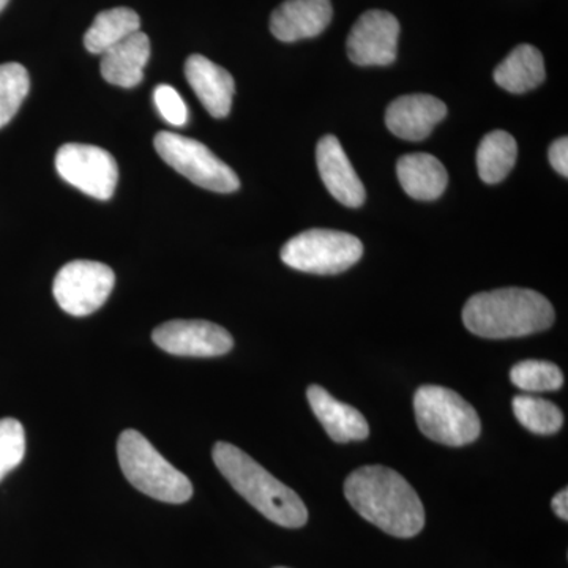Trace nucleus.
<instances>
[{"label": "nucleus", "instance_id": "f257e3e1", "mask_svg": "<svg viewBox=\"0 0 568 568\" xmlns=\"http://www.w3.org/2000/svg\"><path fill=\"white\" fill-rule=\"evenodd\" d=\"M345 496L362 518L388 536L416 537L425 528L420 497L409 481L390 467H358L346 478Z\"/></svg>", "mask_w": 568, "mask_h": 568}, {"label": "nucleus", "instance_id": "f03ea898", "mask_svg": "<svg viewBox=\"0 0 568 568\" xmlns=\"http://www.w3.org/2000/svg\"><path fill=\"white\" fill-rule=\"evenodd\" d=\"M555 308L545 295L523 287H504L473 295L463 308V323L488 339L519 338L547 331Z\"/></svg>", "mask_w": 568, "mask_h": 568}, {"label": "nucleus", "instance_id": "7ed1b4c3", "mask_svg": "<svg viewBox=\"0 0 568 568\" xmlns=\"http://www.w3.org/2000/svg\"><path fill=\"white\" fill-rule=\"evenodd\" d=\"M212 458L231 487L265 518L283 528H304L308 521V510L301 496L267 473L244 450L230 443H216Z\"/></svg>", "mask_w": 568, "mask_h": 568}, {"label": "nucleus", "instance_id": "20e7f679", "mask_svg": "<svg viewBox=\"0 0 568 568\" xmlns=\"http://www.w3.org/2000/svg\"><path fill=\"white\" fill-rule=\"evenodd\" d=\"M118 457L123 476L144 495L170 504H183L193 496L189 477L168 463L136 429H125L119 437Z\"/></svg>", "mask_w": 568, "mask_h": 568}, {"label": "nucleus", "instance_id": "39448f33", "mask_svg": "<svg viewBox=\"0 0 568 568\" xmlns=\"http://www.w3.org/2000/svg\"><path fill=\"white\" fill-rule=\"evenodd\" d=\"M414 413L420 432L444 446H467L480 436L481 422L477 410L450 388H418L414 396Z\"/></svg>", "mask_w": 568, "mask_h": 568}, {"label": "nucleus", "instance_id": "423d86ee", "mask_svg": "<svg viewBox=\"0 0 568 568\" xmlns=\"http://www.w3.org/2000/svg\"><path fill=\"white\" fill-rule=\"evenodd\" d=\"M364 256V245L353 234L334 230H310L295 235L282 248V261L295 271L336 275Z\"/></svg>", "mask_w": 568, "mask_h": 568}, {"label": "nucleus", "instance_id": "0eeeda50", "mask_svg": "<svg viewBox=\"0 0 568 568\" xmlns=\"http://www.w3.org/2000/svg\"><path fill=\"white\" fill-rule=\"evenodd\" d=\"M153 145L164 162L201 189L233 193L241 186L237 174L203 142L182 134L160 132Z\"/></svg>", "mask_w": 568, "mask_h": 568}, {"label": "nucleus", "instance_id": "6e6552de", "mask_svg": "<svg viewBox=\"0 0 568 568\" xmlns=\"http://www.w3.org/2000/svg\"><path fill=\"white\" fill-rule=\"evenodd\" d=\"M114 272L95 261H71L55 275L52 294L63 312L88 316L102 308L114 287Z\"/></svg>", "mask_w": 568, "mask_h": 568}, {"label": "nucleus", "instance_id": "1a4fd4ad", "mask_svg": "<svg viewBox=\"0 0 568 568\" xmlns=\"http://www.w3.org/2000/svg\"><path fill=\"white\" fill-rule=\"evenodd\" d=\"M55 170L74 189L100 201L110 200L119 182L114 156L97 145H62L55 155Z\"/></svg>", "mask_w": 568, "mask_h": 568}, {"label": "nucleus", "instance_id": "9d476101", "mask_svg": "<svg viewBox=\"0 0 568 568\" xmlns=\"http://www.w3.org/2000/svg\"><path fill=\"white\" fill-rule=\"evenodd\" d=\"M399 22L384 10L362 14L347 37V55L361 67H386L398 54Z\"/></svg>", "mask_w": 568, "mask_h": 568}, {"label": "nucleus", "instance_id": "9b49d317", "mask_svg": "<svg viewBox=\"0 0 568 568\" xmlns=\"http://www.w3.org/2000/svg\"><path fill=\"white\" fill-rule=\"evenodd\" d=\"M152 339L160 349L181 357H219L234 347L230 332L209 321H170L153 331Z\"/></svg>", "mask_w": 568, "mask_h": 568}, {"label": "nucleus", "instance_id": "f8f14e48", "mask_svg": "<svg viewBox=\"0 0 568 568\" xmlns=\"http://www.w3.org/2000/svg\"><path fill=\"white\" fill-rule=\"evenodd\" d=\"M317 170L328 192L347 207H361L365 203V186L351 164L338 138L324 136L317 142Z\"/></svg>", "mask_w": 568, "mask_h": 568}, {"label": "nucleus", "instance_id": "ddd939ff", "mask_svg": "<svg viewBox=\"0 0 568 568\" xmlns=\"http://www.w3.org/2000/svg\"><path fill=\"white\" fill-rule=\"evenodd\" d=\"M447 106L432 95H406L394 100L386 112V125L395 136L406 141H424L444 121Z\"/></svg>", "mask_w": 568, "mask_h": 568}, {"label": "nucleus", "instance_id": "4468645a", "mask_svg": "<svg viewBox=\"0 0 568 568\" xmlns=\"http://www.w3.org/2000/svg\"><path fill=\"white\" fill-rule=\"evenodd\" d=\"M331 0H286L272 13L271 32L284 43L313 39L331 24Z\"/></svg>", "mask_w": 568, "mask_h": 568}, {"label": "nucleus", "instance_id": "2eb2a0df", "mask_svg": "<svg viewBox=\"0 0 568 568\" xmlns=\"http://www.w3.org/2000/svg\"><path fill=\"white\" fill-rule=\"evenodd\" d=\"M185 77L212 118L223 119L230 114L235 93L230 71L204 55L193 54L186 59Z\"/></svg>", "mask_w": 568, "mask_h": 568}, {"label": "nucleus", "instance_id": "dca6fc26", "mask_svg": "<svg viewBox=\"0 0 568 568\" xmlns=\"http://www.w3.org/2000/svg\"><path fill=\"white\" fill-rule=\"evenodd\" d=\"M306 398L317 420L335 443L365 440L369 436V425L364 414L353 406L338 402L324 387L310 386Z\"/></svg>", "mask_w": 568, "mask_h": 568}, {"label": "nucleus", "instance_id": "f3484780", "mask_svg": "<svg viewBox=\"0 0 568 568\" xmlns=\"http://www.w3.org/2000/svg\"><path fill=\"white\" fill-rule=\"evenodd\" d=\"M149 58L151 40L140 31L103 52L100 70L104 81L112 85L123 89L136 88L144 80Z\"/></svg>", "mask_w": 568, "mask_h": 568}, {"label": "nucleus", "instance_id": "a211bd4d", "mask_svg": "<svg viewBox=\"0 0 568 568\" xmlns=\"http://www.w3.org/2000/svg\"><path fill=\"white\" fill-rule=\"evenodd\" d=\"M396 174L405 192L418 201H435L446 192L448 174L429 153H409L396 163Z\"/></svg>", "mask_w": 568, "mask_h": 568}, {"label": "nucleus", "instance_id": "6ab92c4d", "mask_svg": "<svg viewBox=\"0 0 568 568\" xmlns=\"http://www.w3.org/2000/svg\"><path fill=\"white\" fill-rule=\"evenodd\" d=\"M545 77L544 55L532 44H519L495 70L496 84L511 93L532 91Z\"/></svg>", "mask_w": 568, "mask_h": 568}, {"label": "nucleus", "instance_id": "aec40b11", "mask_svg": "<svg viewBox=\"0 0 568 568\" xmlns=\"http://www.w3.org/2000/svg\"><path fill=\"white\" fill-rule=\"evenodd\" d=\"M141 31V18L136 11L118 7L97 14L85 32L84 47L92 54H103L115 44Z\"/></svg>", "mask_w": 568, "mask_h": 568}, {"label": "nucleus", "instance_id": "412c9836", "mask_svg": "<svg viewBox=\"0 0 568 568\" xmlns=\"http://www.w3.org/2000/svg\"><path fill=\"white\" fill-rule=\"evenodd\" d=\"M518 145L515 138L503 130L487 134L478 145L477 170L489 185L503 182L517 162Z\"/></svg>", "mask_w": 568, "mask_h": 568}, {"label": "nucleus", "instance_id": "4be33fe9", "mask_svg": "<svg viewBox=\"0 0 568 568\" xmlns=\"http://www.w3.org/2000/svg\"><path fill=\"white\" fill-rule=\"evenodd\" d=\"M511 406L519 424L536 435H555L562 428V410L548 399L532 395H518L515 396Z\"/></svg>", "mask_w": 568, "mask_h": 568}, {"label": "nucleus", "instance_id": "5701e85b", "mask_svg": "<svg viewBox=\"0 0 568 568\" xmlns=\"http://www.w3.org/2000/svg\"><path fill=\"white\" fill-rule=\"evenodd\" d=\"M29 89L31 80L21 63L9 62L0 65V129L20 111Z\"/></svg>", "mask_w": 568, "mask_h": 568}, {"label": "nucleus", "instance_id": "b1692460", "mask_svg": "<svg viewBox=\"0 0 568 568\" xmlns=\"http://www.w3.org/2000/svg\"><path fill=\"white\" fill-rule=\"evenodd\" d=\"M510 379L525 392H556L564 386L559 366L547 361L519 362L511 368Z\"/></svg>", "mask_w": 568, "mask_h": 568}, {"label": "nucleus", "instance_id": "393cba45", "mask_svg": "<svg viewBox=\"0 0 568 568\" xmlns=\"http://www.w3.org/2000/svg\"><path fill=\"white\" fill-rule=\"evenodd\" d=\"M26 455L24 426L17 418L0 420V481L21 465Z\"/></svg>", "mask_w": 568, "mask_h": 568}, {"label": "nucleus", "instance_id": "a878e982", "mask_svg": "<svg viewBox=\"0 0 568 568\" xmlns=\"http://www.w3.org/2000/svg\"><path fill=\"white\" fill-rule=\"evenodd\" d=\"M153 100H155L156 110L171 125L183 126L189 121L186 104L173 85L160 84L153 92Z\"/></svg>", "mask_w": 568, "mask_h": 568}, {"label": "nucleus", "instance_id": "bb28decb", "mask_svg": "<svg viewBox=\"0 0 568 568\" xmlns=\"http://www.w3.org/2000/svg\"><path fill=\"white\" fill-rule=\"evenodd\" d=\"M548 159L556 173L567 178L568 175V140L566 136L552 142L548 151Z\"/></svg>", "mask_w": 568, "mask_h": 568}, {"label": "nucleus", "instance_id": "cd10ccee", "mask_svg": "<svg viewBox=\"0 0 568 568\" xmlns=\"http://www.w3.org/2000/svg\"><path fill=\"white\" fill-rule=\"evenodd\" d=\"M552 510L558 515L560 519L567 521L568 519V491L567 488H564L562 491H559L558 495L552 497L551 500Z\"/></svg>", "mask_w": 568, "mask_h": 568}, {"label": "nucleus", "instance_id": "c85d7f7f", "mask_svg": "<svg viewBox=\"0 0 568 568\" xmlns=\"http://www.w3.org/2000/svg\"><path fill=\"white\" fill-rule=\"evenodd\" d=\"M7 3H9V0H0V11H2L3 9H6Z\"/></svg>", "mask_w": 568, "mask_h": 568}, {"label": "nucleus", "instance_id": "c756f323", "mask_svg": "<svg viewBox=\"0 0 568 568\" xmlns=\"http://www.w3.org/2000/svg\"><path fill=\"white\" fill-rule=\"evenodd\" d=\"M275 568H287V567H275Z\"/></svg>", "mask_w": 568, "mask_h": 568}]
</instances>
